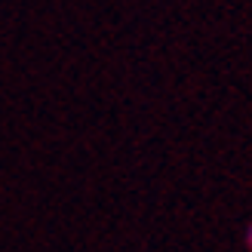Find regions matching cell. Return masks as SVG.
Wrapping results in <instances>:
<instances>
[{
	"instance_id": "1",
	"label": "cell",
	"mask_w": 252,
	"mask_h": 252,
	"mask_svg": "<svg viewBox=\"0 0 252 252\" xmlns=\"http://www.w3.org/2000/svg\"><path fill=\"white\" fill-rule=\"evenodd\" d=\"M249 246H252V228H249Z\"/></svg>"
}]
</instances>
